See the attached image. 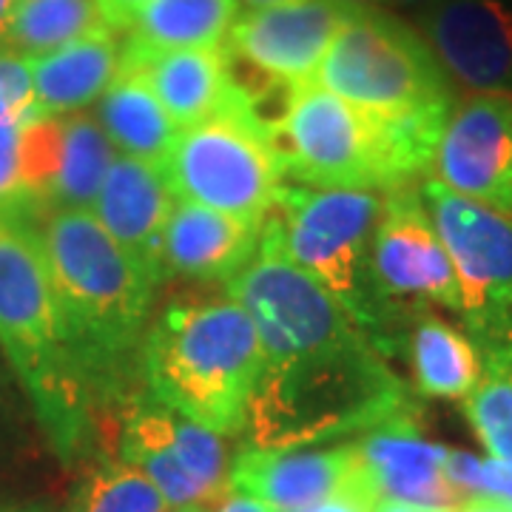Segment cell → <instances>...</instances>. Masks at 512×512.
Returning a JSON list of instances; mask_svg holds the SVG:
<instances>
[{"mask_svg": "<svg viewBox=\"0 0 512 512\" xmlns=\"http://www.w3.org/2000/svg\"><path fill=\"white\" fill-rule=\"evenodd\" d=\"M74 362L97 399L120 396L128 359L148 333L160 285L109 237L89 208H60L40 228Z\"/></svg>", "mask_w": 512, "mask_h": 512, "instance_id": "1", "label": "cell"}, {"mask_svg": "<svg viewBox=\"0 0 512 512\" xmlns=\"http://www.w3.org/2000/svg\"><path fill=\"white\" fill-rule=\"evenodd\" d=\"M450 114L384 120L350 106L322 83H296L274 148L285 177L305 188L393 191L430 168Z\"/></svg>", "mask_w": 512, "mask_h": 512, "instance_id": "2", "label": "cell"}, {"mask_svg": "<svg viewBox=\"0 0 512 512\" xmlns=\"http://www.w3.org/2000/svg\"><path fill=\"white\" fill-rule=\"evenodd\" d=\"M140 367L154 402L231 436L248 427L265 350L248 311L234 299L174 305L148 328Z\"/></svg>", "mask_w": 512, "mask_h": 512, "instance_id": "3", "label": "cell"}, {"mask_svg": "<svg viewBox=\"0 0 512 512\" xmlns=\"http://www.w3.org/2000/svg\"><path fill=\"white\" fill-rule=\"evenodd\" d=\"M0 348L55 444L69 453L89 427L92 393L63 328L40 231L23 217H0Z\"/></svg>", "mask_w": 512, "mask_h": 512, "instance_id": "4", "label": "cell"}, {"mask_svg": "<svg viewBox=\"0 0 512 512\" xmlns=\"http://www.w3.org/2000/svg\"><path fill=\"white\" fill-rule=\"evenodd\" d=\"M379 191L282 185L274 211L282 251L382 345L387 305L373 279V234L382 217Z\"/></svg>", "mask_w": 512, "mask_h": 512, "instance_id": "5", "label": "cell"}, {"mask_svg": "<svg viewBox=\"0 0 512 512\" xmlns=\"http://www.w3.org/2000/svg\"><path fill=\"white\" fill-rule=\"evenodd\" d=\"M350 106L384 120L450 114L456 97L427 40L379 6H359L313 77Z\"/></svg>", "mask_w": 512, "mask_h": 512, "instance_id": "6", "label": "cell"}, {"mask_svg": "<svg viewBox=\"0 0 512 512\" xmlns=\"http://www.w3.org/2000/svg\"><path fill=\"white\" fill-rule=\"evenodd\" d=\"M163 168L180 200L251 222L274 211L285 185L271 137L256 126L237 92L217 117L177 134Z\"/></svg>", "mask_w": 512, "mask_h": 512, "instance_id": "7", "label": "cell"}, {"mask_svg": "<svg viewBox=\"0 0 512 512\" xmlns=\"http://www.w3.org/2000/svg\"><path fill=\"white\" fill-rule=\"evenodd\" d=\"M421 197L456 268L458 313L467 319L476 345L512 339V217L436 180H424Z\"/></svg>", "mask_w": 512, "mask_h": 512, "instance_id": "8", "label": "cell"}, {"mask_svg": "<svg viewBox=\"0 0 512 512\" xmlns=\"http://www.w3.org/2000/svg\"><path fill=\"white\" fill-rule=\"evenodd\" d=\"M370 259L376 288L387 305L436 302L461 311L456 268L424 205L421 185H402L384 194Z\"/></svg>", "mask_w": 512, "mask_h": 512, "instance_id": "9", "label": "cell"}, {"mask_svg": "<svg viewBox=\"0 0 512 512\" xmlns=\"http://www.w3.org/2000/svg\"><path fill=\"white\" fill-rule=\"evenodd\" d=\"M430 171L444 188L512 217V92L456 100Z\"/></svg>", "mask_w": 512, "mask_h": 512, "instance_id": "10", "label": "cell"}, {"mask_svg": "<svg viewBox=\"0 0 512 512\" xmlns=\"http://www.w3.org/2000/svg\"><path fill=\"white\" fill-rule=\"evenodd\" d=\"M359 6L348 0H291L239 15L228 52L285 83L313 80L336 35Z\"/></svg>", "mask_w": 512, "mask_h": 512, "instance_id": "11", "label": "cell"}, {"mask_svg": "<svg viewBox=\"0 0 512 512\" xmlns=\"http://www.w3.org/2000/svg\"><path fill=\"white\" fill-rule=\"evenodd\" d=\"M421 37L450 80L470 92H512L510 0H433Z\"/></svg>", "mask_w": 512, "mask_h": 512, "instance_id": "12", "label": "cell"}, {"mask_svg": "<svg viewBox=\"0 0 512 512\" xmlns=\"http://www.w3.org/2000/svg\"><path fill=\"white\" fill-rule=\"evenodd\" d=\"M177 194L163 163L117 154L92 205L97 222L151 279H165V231Z\"/></svg>", "mask_w": 512, "mask_h": 512, "instance_id": "13", "label": "cell"}, {"mask_svg": "<svg viewBox=\"0 0 512 512\" xmlns=\"http://www.w3.org/2000/svg\"><path fill=\"white\" fill-rule=\"evenodd\" d=\"M356 447L379 498H396L436 512L453 510L467 498L447 473L450 450L421 436L413 410L373 427Z\"/></svg>", "mask_w": 512, "mask_h": 512, "instance_id": "14", "label": "cell"}, {"mask_svg": "<svg viewBox=\"0 0 512 512\" xmlns=\"http://www.w3.org/2000/svg\"><path fill=\"white\" fill-rule=\"evenodd\" d=\"M356 444L328 450L311 447H251L239 453L228 481L265 501L276 512H302L342 490L359 473Z\"/></svg>", "mask_w": 512, "mask_h": 512, "instance_id": "15", "label": "cell"}, {"mask_svg": "<svg viewBox=\"0 0 512 512\" xmlns=\"http://www.w3.org/2000/svg\"><path fill=\"white\" fill-rule=\"evenodd\" d=\"M123 63L146 77L151 92L157 94L160 106L180 131L217 117L234 103L228 57L222 46L146 52L126 40Z\"/></svg>", "mask_w": 512, "mask_h": 512, "instance_id": "16", "label": "cell"}, {"mask_svg": "<svg viewBox=\"0 0 512 512\" xmlns=\"http://www.w3.org/2000/svg\"><path fill=\"white\" fill-rule=\"evenodd\" d=\"M262 222L228 217L177 197L165 231V274L200 282L234 279L254 259Z\"/></svg>", "mask_w": 512, "mask_h": 512, "instance_id": "17", "label": "cell"}, {"mask_svg": "<svg viewBox=\"0 0 512 512\" xmlns=\"http://www.w3.org/2000/svg\"><path fill=\"white\" fill-rule=\"evenodd\" d=\"M123 43L111 29L80 37L49 55L29 57L40 117H66L97 103L120 72Z\"/></svg>", "mask_w": 512, "mask_h": 512, "instance_id": "18", "label": "cell"}, {"mask_svg": "<svg viewBox=\"0 0 512 512\" xmlns=\"http://www.w3.org/2000/svg\"><path fill=\"white\" fill-rule=\"evenodd\" d=\"M94 117L120 154L146 163H163L180 134L146 77L126 63H120L114 83L97 100Z\"/></svg>", "mask_w": 512, "mask_h": 512, "instance_id": "19", "label": "cell"}, {"mask_svg": "<svg viewBox=\"0 0 512 512\" xmlns=\"http://www.w3.org/2000/svg\"><path fill=\"white\" fill-rule=\"evenodd\" d=\"M237 18V0H148L126 40L146 52L217 49Z\"/></svg>", "mask_w": 512, "mask_h": 512, "instance_id": "20", "label": "cell"}, {"mask_svg": "<svg viewBox=\"0 0 512 512\" xmlns=\"http://www.w3.org/2000/svg\"><path fill=\"white\" fill-rule=\"evenodd\" d=\"M416 387L433 399H467L481 379V350L436 316H419L410 336Z\"/></svg>", "mask_w": 512, "mask_h": 512, "instance_id": "21", "label": "cell"}, {"mask_svg": "<svg viewBox=\"0 0 512 512\" xmlns=\"http://www.w3.org/2000/svg\"><path fill=\"white\" fill-rule=\"evenodd\" d=\"M117 148L111 146L103 126L89 111L60 117V154H57L52 211L89 208L100 194Z\"/></svg>", "mask_w": 512, "mask_h": 512, "instance_id": "22", "label": "cell"}, {"mask_svg": "<svg viewBox=\"0 0 512 512\" xmlns=\"http://www.w3.org/2000/svg\"><path fill=\"white\" fill-rule=\"evenodd\" d=\"M109 29L97 0H20L0 49L40 57Z\"/></svg>", "mask_w": 512, "mask_h": 512, "instance_id": "23", "label": "cell"}, {"mask_svg": "<svg viewBox=\"0 0 512 512\" xmlns=\"http://www.w3.org/2000/svg\"><path fill=\"white\" fill-rule=\"evenodd\" d=\"M481 379L464 399V413L476 430L487 458L512 470V339L484 342Z\"/></svg>", "mask_w": 512, "mask_h": 512, "instance_id": "24", "label": "cell"}, {"mask_svg": "<svg viewBox=\"0 0 512 512\" xmlns=\"http://www.w3.org/2000/svg\"><path fill=\"white\" fill-rule=\"evenodd\" d=\"M168 501L151 478L126 461L106 464L86 484L77 512H165Z\"/></svg>", "mask_w": 512, "mask_h": 512, "instance_id": "25", "label": "cell"}, {"mask_svg": "<svg viewBox=\"0 0 512 512\" xmlns=\"http://www.w3.org/2000/svg\"><path fill=\"white\" fill-rule=\"evenodd\" d=\"M23 128L0 123V217H23L35 222V205L23 180Z\"/></svg>", "mask_w": 512, "mask_h": 512, "instance_id": "26", "label": "cell"}, {"mask_svg": "<svg viewBox=\"0 0 512 512\" xmlns=\"http://www.w3.org/2000/svg\"><path fill=\"white\" fill-rule=\"evenodd\" d=\"M35 120H40V111L29 60L9 49H0V123L29 126Z\"/></svg>", "mask_w": 512, "mask_h": 512, "instance_id": "27", "label": "cell"}, {"mask_svg": "<svg viewBox=\"0 0 512 512\" xmlns=\"http://www.w3.org/2000/svg\"><path fill=\"white\" fill-rule=\"evenodd\" d=\"M376 501H379V495L373 490L370 478L365 476V467H359V473L350 478L342 490H336L325 501H319V504H313L302 512H370Z\"/></svg>", "mask_w": 512, "mask_h": 512, "instance_id": "28", "label": "cell"}, {"mask_svg": "<svg viewBox=\"0 0 512 512\" xmlns=\"http://www.w3.org/2000/svg\"><path fill=\"white\" fill-rule=\"evenodd\" d=\"M148 0H97L103 20L111 32H128Z\"/></svg>", "mask_w": 512, "mask_h": 512, "instance_id": "29", "label": "cell"}, {"mask_svg": "<svg viewBox=\"0 0 512 512\" xmlns=\"http://www.w3.org/2000/svg\"><path fill=\"white\" fill-rule=\"evenodd\" d=\"M214 512H276L268 507L265 501H259L251 493L239 490V487H228L225 493L214 501Z\"/></svg>", "mask_w": 512, "mask_h": 512, "instance_id": "30", "label": "cell"}, {"mask_svg": "<svg viewBox=\"0 0 512 512\" xmlns=\"http://www.w3.org/2000/svg\"><path fill=\"white\" fill-rule=\"evenodd\" d=\"M447 512H512V501L507 498H498V495H467L461 504H456L453 510Z\"/></svg>", "mask_w": 512, "mask_h": 512, "instance_id": "31", "label": "cell"}, {"mask_svg": "<svg viewBox=\"0 0 512 512\" xmlns=\"http://www.w3.org/2000/svg\"><path fill=\"white\" fill-rule=\"evenodd\" d=\"M370 512H436L427 510V507H416V504H407V501H396V498H379L373 504Z\"/></svg>", "mask_w": 512, "mask_h": 512, "instance_id": "32", "label": "cell"}, {"mask_svg": "<svg viewBox=\"0 0 512 512\" xmlns=\"http://www.w3.org/2000/svg\"><path fill=\"white\" fill-rule=\"evenodd\" d=\"M20 0H0V43H3V37L9 32V23L15 18V9H18Z\"/></svg>", "mask_w": 512, "mask_h": 512, "instance_id": "33", "label": "cell"}, {"mask_svg": "<svg viewBox=\"0 0 512 512\" xmlns=\"http://www.w3.org/2000/svg\"><path fill=\"white\" fill-rule=\"evenodd\" d=\"M248 9H268V6H279V3H291V0H242Z\"/></svg>", "mask_w": 512, "mask_h": 512, "instance_id": "34", "label": "cell"}, {"mask_svg": "<svg viewBox=\"0 0 512 512\" xmlns=\"http://www.w3.org/2000/svg\"><path fill=\"white\" fill-rule=\"evenodd\" d=\"M387 3H396V6H404V9H424L433 0H387Z\"/></svg>", "mask_w": 512, "mask_h": 512, "instance_id": "35", "label": "cell"}, {"mask_svg": "<svg viewBox=\"0 0 512 512\" xmlns=\"http://www.w3.org/2000/svg\"><path fill=\"white\" fill-rule=\"evenodd\" d=\"M348 3H356V6H382L387 0H348Z\"/></svg>", "mask_w": 512, "mask_h": 512, "instance_id": "36", "label": "cell"}, {"mask_svg": "<svg viewBox=\"0 0 512 512\" xmlns=\"http://www.w3.org/2000/svg\"><path fill=\"white\" fill-rule=\"evenodd\" d=\"M171 512H205V507H183V510H171Z\"/></svg>", "mask_w": 512, "mask_h": 512, "instance_id": "37", "label": "cell"}]
</instances>
